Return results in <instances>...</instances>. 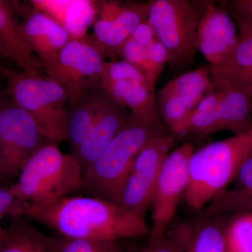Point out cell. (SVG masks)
Here are the masks:
<instances>
[{"label": "cell", "instance_id": "obj_1", "mask_svg": "<svg viewBox=\"0 0 252 252\" xmlns=\"http://www.w3.org/2000/svg\"><path fill=\"white\" fill-rule=\"evenodd\" d=\"M22 216L62 238L117 242L149 234L144 219L114 202L88 195L64 197L46 207H26Z\"/></svg>", "mask_w": 252, "mask_h": 252}, {"label": "cell", "instance_id": "obj_2", "mask_svg": "<svg viewBox=\"0 0 252 252\" xmlns=\"http://www.w3.org/2000/svg\"><path fill=\"white\" fill-rule=\"evenodd\" d=\"M169 131L165 124H145L130 114L124 127L84 172L81 193L119 204L137 155L152 140Z\"/></svg>", "mask_w": 252, "mask_h": 252}, {"label": "cell", "instance_id": "obj_3", "mask_svg": "<svg viewBox=\"0 0 252 252\" xmlns=\"http://www.w3.org/2000/svg\"><path fill=\"white\" fill-rule=\"evenodd\" d=\"M83 185L84 172L76 158L63 154L56 144L48 143L26 162L17 182L9 189L24 210L49 206L80 191Z\"/></svg>", "mask_w": 252, "mask_h": 252}, {"label": "cell", "instance_id": "obj_4", "mask_svg": "<svg viewBox=\"0 0 252 252\" xmlns=\"http://www.w3.org/2000/svg\"><path fill=\"white\" fill-rule=\"evenodd\" d=\"M252 147V129L195 151L189 161V184L183 198L187 207L200 214L228 188Z\"/></svg>", "mask_w": 252, "mask_h": 252}, {"label": "cell", "instance_id": "obj_5", "mask_svg": "<svg viewBox=\"0 0 252 252\" xmlns=\"http://www.w3.org/2000/svg\"><path fill=\"white\" fill-rule=\"evenodd\" d=\"M13 103L24 109L37 123L49 143L65 141V120L69 97L66 91L50 77H34L0 64Z\"/></svg>", "mask_w": 252, "mask_h": 252}, {"label": "cell", "instance_id": "obj_6", "mask_svg": "<svg viewBox=\"0 0 252 252\" xmlns=\"http://www.w3.org/2000/svg\"><path fill=\"white\" fill-rule=\"evenodd\" d=\"M148 4L147 19L156 39L167 50L170 67L177 71L191 65L198 51L197 32L203 1L152 0Z\"/></svg>", "mask_w": 252, "mask_h": 252}, {"label": "cell", "instance_id": "obj_7", "mask_svg": "<svg viewBox=\"0 0 252 252\" xmlns=\"http://www.w3.org/2000/svg\"><path fill=\"white\" fill-rule=\"evenodd\" d=\"M49 143L37 123L24 109L13 103L0 112V177L19 175L26 162Z\"/></svg>", "mask_w": 252, "mask_h": 252}, {"label": "cell", "instance_id": "obj_8", "mask_svg": "<svg viewBox=\"0 0 252 252\" xmlns=\"http://www.w3.org/2000/svg\"><path fill=\"white\" fill-rule=\"evenodd\" d=\"M104 62L90 39H71L46 73L67 92V106H73L88 91L98 87Z\"/></svg>", "mask_w": 252, "mask_h": 252}, {"label": "cell", "instance_id": "obj_9", "mask_svg": "<svg viewBox=\"0 0 252 252\" xmlns=\"http://www.w3.org/2000/svg\"><path fill=\"white\" fill-rule=\"evenodd\" d=\"M194 152L193 144L187 142L170 152L165 158L151 207L152 225L149 238L166 234L188 187L189 161Z\"/></svg>", "mask_w": 252, "mask_h": 252}, {"label": "cell", "instance_id": "obj_10", "mask_svg": "<svg viewBox=\"0 0 252 252\" xmlns=\"http://www.w3.org/2000/svg\"><path fill=\"white\" fill-rule=\"evenodd\" d=\"M175 140V135L168 132L158 136L141 151L123 187L119 205L145 220L162 165Z\"/></svg>", "mask_w": 252, "mask_h": 252}, {"label": "cell", "instance_id": "obj_11", "mask_svg": "<svg viewBox=\"0 0 252 252\" xmlns=\"http://www.w3.org/2000/svg\"><path fill=\"white\" fill-rule=\"evenodd\" d=\"M214 90L210 64L181 74L159 90L158 109L170 132L175 135L189 114Z\"/></svg>", "mask_w": 252, "mask_h": 252}, {"label": "cell", "instance_id": "obj_12", "mask_svg": "<svg viewBox=\"0 0 252 252\" xmlns=\"http://www.w3.org/2000/svg\"><path fill=\"white\" fill-rule=\"evenodd\" d=\"M148 3L136 1H101L97 4L99 17L94 23L91 42L105 59L115 61L121 46L137 26L148 18Z\"/></svg>", "mask_w": 252, "mask_h": 252}, {"label": "cell", "instance_id": "obj_13", "mask_svg": "<svg viewBox=\"0 0 252 252\" xmlns=\"http://www.w3.org/2000/svg\"><path fill=\"white\" fill-rule=\"evenodd\" d=\"M240 41L233 18L214 1H203L197 32L198 50L212 67L226 62Z\"/></svg>", "mask_w": 252, "mask_h": 252}, {"label": "cell", "instance_id": "obj_14", "mask_svg": "<svg viewBox=\"0 0 252 252\" xmlns=\"http://www.w3.org/2000/svg\"><path fill=\"white\" fill-rule=\"evenodd\" d=\"M20 29L33 53L40 59L46 71L57 59L71 36L56 20L39 9L25 11Z\"/></svg>", "mask_w": 252, "mask_h": 252}, {"label": "cell", "instance_id": "obj_15", "mask_svg": "<svg viewBox=\"0 0 252 252\" xmlns=\"http://www.w3.org/2000/svg\"><path fill=\"white\" fill-rule=\"evenodd\" d=\"M230 222L229 219L200 215L193 220L181 222L170 233L183 252H225Z\"/></svg>", "mask_w": 252, "mask_h": 252}, {"label": "cell", "instance_id": "obj_16", "mask_svg": "<svg viewBox=\"0 0 252 252\" xmlns=\"http://www.w3.org/2000/svg\"><path fill=\"white\" fill-rule=\"evenodd\" d=\"M200 215L230 220L240 215H252V147L231 185L214 198Z\"/></svg>", "mask_w": 252, "mask_h": 252}, {"label": "cell", "instance_id": "obj_17", "mask_svg": "<svg viewBox=\"0 0 252 252\" xmlns=\"http://www.w3.org/2000/svg\"><path fill=\"white\" fill-rule=\"evenodd\" d=\"M124 109V107L109 98L94 127L72 154L84 174L129 120L130 114L127 115Z\"/></svg>", "mask_w": 252, "mask_h": 252}, {"label": "cell", "instance_id": "obj_18", "mask_svg": "<svg viewBox=\"0 0 252 252\" xmlns=\"http://www.w3.org/2000/svg\"><path fill=\"white\" fill-rule=\"evenodd\" d=\"M14 4L0 0V56L7 58L29 75L40 76V64L33 57L16 21Z\"/></svg>", "mask_w": 252, "mask_h": 252}, {"label": "cell", "instance_id": "obj_19", "mask_svg": "<svg viewBox=\"0 0 252 252\" xmlns=\"http://www.w3.org/2000/svg\"><path fill=\"white\" fill-rule=\"evenodd\" d=\"M109 97L96 87L88 91L77 104L67 106L65 120V141L72 154L77 151L98 120Z\"/></svg>", "mask_w": 252, "mask_h": 252}, {"label": "cell", "instance_id": "obj_20", "mask_svg": "<svg viewBox=\"0 0 252 252\" xmlns=\"http://www.w3.org/2000/svg\"><path fill=\"white\" fill-rule=\"evenodd\" d=\"M0 238V252H57L58 238L34 228L26 217L10 216Z\"/></svg>", "mask_w": 252, "mask_h": 252}, {"label": "cell", "instance_id": "obj_21", "mask_svg": "<svg viewBox=\"0 0 252 252\" xmlns=\"http://www.w3.org/2000/svg\"><path fill=\"white\" fill-rule=\"evenodd\" d=\"M210 67L212 79L230 86L252 99V34L240 39L226 62L218 67Z\"/></svg>", "mask_w": 252, "mask_h": 252}, {"label": "cell", "instance_id": "obj_22", "mask_svg": "<svg viewBox=\"0 0 252 252\" xmlns=\"http://www.w3.org/2000/svg\"><path fill=\"white\" fill-rule=\"evenodd\" d=\"M212 81L220 91V131H229L233 135H239L252 130V99L220 81Z\"/></svg>", "mask_w": 252, "mask_h": 252}, {"label": "cell", "instance_id": "obj_23", "mask_svg": "<svg viewBox=\"0 0 252 252\" xmlns=\"http://www.w3.org/2000/svg\"><path fill=\"white\" fill-rule=\"evenodd\" d=\"M123 107L130 109L131 114L141 122L151 125L165 124L159 114L154 89L143 83H130Z\"/></svg>", "mask_w": 252, "mask_h": 252}, {"label": "cell", "instance_id": "obj_24", "mask_svg": "<svg viewBox=\"0 0 252 252\" xmlns=\"http://www.w3.org/2000/svg\"><path fill=\"white\" fill-rule=\"evenodd\" d=\"M225 252H252V215H240L230 220Z\"/></svg>", "mask_w": 252, "mask_h": 252}, {"label": "cell", "instance_id": "obj_25", "mask_svg": "<svg viewBox=\"0 0 252 252\" xmlns=\"http://www.w3.org/2000/svg\"><path fill=\"white\" fill-rule=\"evenodd\" d=\"M100 81H137L155 89V85L149 81L143 72L123 60L111 62L105 61Z\"/></svg>", "mask_w": 252, "mask_h": 252}, {"label": "cell", "instance_id": "obj_26", "mask_svg": "<svg viewBox=\"0 0 252 252\" xmlns=\"http://www.w3.org/2000/svg\"><path fill=\"white\" fill-rule=\"evenodd\" d=\"M220 4L236 21L240 39L252 34V0L224 1Z\"/></svg>", "mask_w": 252, "mask_h": 252}, {"label": "cell", "instance_id": "obj_27", "mask_svg": "<svg viewBox=\"0 0 252 252\" xmlns=\"http://www.w3.org/2000/svg\"><path fill=\"white\" fill-rule=\"evenodd\" d=\"M118 56H120L123 61L130 63V64L137 67V69H140L141 72H143L144 75L149 80V63L148 59H147V48L140 45L135 41L129 38L121 46L120 49L118 51ZM149 81H151L149 80Z\"/></svg>", "mask_w": 252, "mask_h": 252}, {"label": "cell", "instance_id": "obj_28", "mask_svg": "<svg viewBox=\"0 0 252 252\" xmlns=\"http://www.w3.org/2000/svg\"><path fill=\"white\" fill-rule=\"evenodd\" d=\"M147 53L149 63V79L156 84L165 64L168 63V54L165 48L157 39L147 46Z\"/></svg>", "mask_w": 252, "mask_h": 252}, {"label": "cell", "instance_id": "obj_29", "mask_svg": "<svg viewBox=\"0 0 252 252\" xmlns=\"http://www.w3.org/2000/svg\"><path fill=\"white\" fill-rule=\"evenodd\" d=\"M132 252H183L180 244L170 233L159 238H149L148 245Z\"/></svg>", "mask_w": 252, "mask_h": 252}, {"label": "cell", "instance_id": "obj_30", "mask_svg": "<svg viewBox=\"0 0 252 252\" xmlns=\"http://www.w3.org/2000/svg\"><path fill=\"white\" fill-rule=\"evenodd\" d=\"M22 210L23 207L17 203L9 189L0 187V220L4 217L21 215ZM3 230L0 225V232Z\"/></svg>", "mask_w": 252, "mask_h": 252}, {"label": "cell", "instance_id": "obj_31", "mask_svg": "<svg viewBox=\"0 0 252 252\" xmlns=\"http://www.w3.org/2000/svg\"><path fill=\"white\" fill-rule=\"evenodd\" d=\"M130 38L137 44L146 48L157 39L154 28L148 19L144 20L137 26Z\"/></svg>", "mask_w": 252, "mask_h": 252}, {"label": "cell", "instance_id": "obj_32", "mask_svg": "<svg viewBox=\"0 0 252 252\" xmlns=\"http://www.w3.org/2000/svg\"><path fill=\"white\" fill-rule=\"evenodd\" d=\"M101 252H123L117 242H108Z\"/></svg>", "mask_w": 252, "mask_h": 252}, {"label": "cell", "instance_id": "obj_33", "mask_svg": "<svg viewBox=\"0 0 252 252\" xmlns=\"http://www.w3.org/2000/svg\"><path fill=\"white\" fill-rule=\"evenodd\" d=\"M4 230H3V231L0 232V238H1V236H2L3 234H4Z\"/></svg>", "mask_w": 252, "mask_h": 252}, {"label": "cell", "instance_id": "obj_34", "mask_svg": "<svg viewBox=\"0 0 252 252\" xmlns=\"http://www.w3.org/2000/svg\"><path fill=\"white\" fill-rule=\"evenodd\" d=\"M0 76H1V75H0Z\"/></svg>", "mask_w": 252, "mask_h": 252}]
</instances>
